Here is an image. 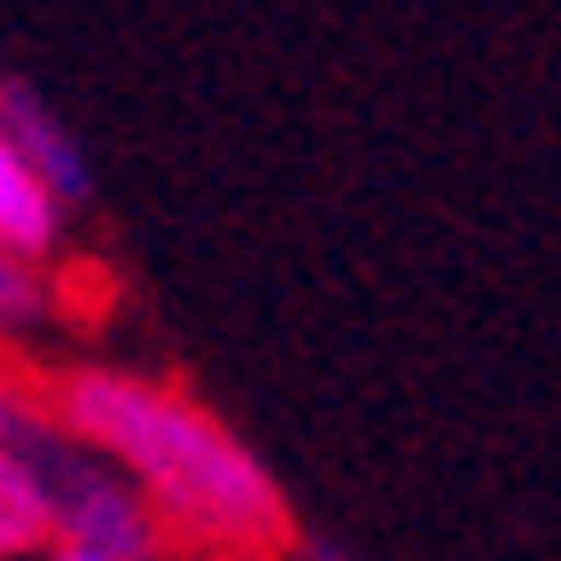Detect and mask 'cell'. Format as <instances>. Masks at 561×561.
I'll return each instance as SVG.
<instances>
[{
    "label": "cell",
    "instance_id": "7a4b0ae2",
    "mask_svg": "<svg viewBox=\"0 0 561 561\" xmlns=\"http://www.w3.org/2000/svg\"><path fill=\"white\" fill-rule=\"evenodd\" d=\"M32 460L47 476V500H55V546H87V553H110V561H157L164 523L117 460L70 445L55 421L32 437Z\"/></svg>",
    "mask_w": 561,
    "mask_h": 561
},
{
    "label": "cell",
    "instance_id": "52a82bcc",
    "mask_svg": "<svg viewBox=\"0 0 561 561\" xmlns=\"http://www.w3.org/2000/svg\"><path fill=\"white\" fill-rule=\"evenodd\" d=\"M297 561H359V553H343L335 538H305V546H297Z\"/></svg>",
    "mask_w": 561,
    "mask_h": 561
},
{
    "label": "cell",
    "instance_id": "277c9868",
    "mask_svg": "<svg viewBox=\"0 0 561 561\" xmlns=\"http://www.w3.org/2000/svg\"><path fill=\"white\" fill-rule=\"evenodd\" d=\"M62 242V203L47 195V180L16 157V140L0 133V250L16 257H47Z\"/></svg>",
    "mask_w": 561,
    "mask_h": 561
},
{
    "label": "cell",
    "instance_id": "6da1fadb",
    "mask_svg": "<svg viewBox=\"0 0 561 561\" xmlns=\"http://www.w3.org/2000/svg\"><path fill=\"white\" fill-rule=\"evenodd\" d=\"M47 421L70 445L117 460L157 507L164 538H187L210 561L297 553V515L280 500V476L203 398L125 367H70L47 382Z\"/></svg>",
    "mask_w": 561,
    "mask_h": 561
},
{
    "label": "cell",
    "instance_id": "8992f818",
    "mask_svg": "<svg viewBox=\"0 0 561 561\" xmlns=\"http://www.w3.org/2000/svg\"><path fill=\"white\" fill-rule=\"evenodd\" d=\"M47 312H55V289H47L39 257H16V250H0V335H16V328H39Z\"/></svg>",
    "mask_w": 561,
    "mask_h": 561
},
{
    "label": "cell",
    "instance_id": "ba28073f",
    "mask_svg": "<svg viewBox=\"0 0 561 561\" xmlns=\"http://www.w3.org/2000/svg\"><path fill=\"white\" fill-rule=\"evenodd\" d=\"M47 561H110V553H87V546H55Z\"/></svg>",
    "mask_w": 561,
    "mask_h": 561
},
{
    "label": "cell",
    "instance_id": "3957f363",
    "mask_svg": "<svg viewBox=\"0 0 561 561\" xmlns=\"http://www.w3.org/2000/svg\"><path fill=\"white\" fill-rule=\"evenodd\" d=\"M0 133L16 140V157L47 180V195L62 203V210H79L87 195H94V172H87V149L70 140V125L55 117V102L39 94V87H24V79H0Z\"/></svg>",
    "mask_w": 561,
    "mask_h": 561
},
{
    "label": "cell",
    "instance_id": "5b68a950",
    "mask_svg": "<svg viewBox=\"0 0 561 561\" xmlns=\"http://www.w3.org/2000/svg\"><path fill=\"white\" fill-rule=\"evenodd\" d=\"M55 546V500H47V476L32 460V445L0 437V561L16 553H47Z\"/></svg>",
    "mask_w": 561,
    "mask_h": 561
}]
</instances>
